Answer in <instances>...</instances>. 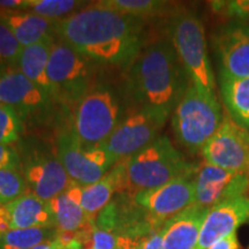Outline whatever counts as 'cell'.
Here are the masks:
<instances>
[{"label":"cell","mask_w":249,"mask_h":249,"mask_svg":"<svg viewBox=\"0 0 249 249\" xmlns=\"http://www.w3.org/2000/svg\"><path fill=\"white\" fill-rule=\"evenodd\" d=\"M211 7L217 14L230 20H249V0H231V1H213Z\"/></svg>","instance_id":"30"},{"label":"cell","mask_w":249,"mask_h":249,"mask_svg":"<svg viewBox=\"0 0 249 249\" xmlns=\"http://www.w3.org/2000/svg\"><path fill=\"white\" fill-rule=\"evenodd\" d=\"M55 154L73 182L88 186L101 180L117 164L104 147L86 148L77 141L71 129L57 135Z\"/></svg>","instance_id":"8"},{"label":"cell","mask_w":249,"mask_h":249,"mask_svg":"<svg viewBox=\"0 0 249 249\" xmlns=\"http://www.w3.org/2000/svg\"><path fill=\"white\" fill-rule=\"evenodd\" d=\"M224 114L217 98L209 97L191 83L172 113L177 141L191 154L201 151L216 134Z\"/></svg>","instance_id":"5"},{"label":"cell","mask_w":249,"mask_h":249,"mask_svg":"<svg viewBox=\"0 0 249 249\" xmlns=\"http://www.w3.org/2000/svg\"><path fill=\"white\" fill-rule=\"evenodd\" d=\"M58 235L55 227L15 229L0 234V249H31L43 242L53 240Z\"/></svg>","instance_id":"24"},{"label":"cell","mask_w":249,"mask_h":249,"mask_svg":"<svg viewBox=\"0 0 249 249\" xmlns=\"http://www.w3.org/2000/svg\"><path fill=\"white\" fill-rule=\"evenodd\" d=\"M209 209L193 204L165 225L163 249H196Z\"/></svg>","instance_id":"18"},{"label":"cell","mask_w":249,"mask_h":249,"mask_svg":"<svg viewBox=\"0 0 249 249\" xmlns=\"http://www.w3.org/2000/svg\"><path fill=\"white\" fill-rule=\"evenodd\" d=\"M118 249H140L145 240H136L132 238H124V236H118Z\"/></svg>","instance_id":"35"},{"label":"cell","mask_w":249,"mask_h":249,"mask_svg":"<svg viewBox=\"0 0 249 249\" xmlns=\"http://www.w3.org/2000/svg\"><path fill=\"white\" fill-rule=\"evenodd\" d=\"M120 103L113 89L96 85L76 104L71 132L83 147H102L120 124Z\"/></svg>","instance_id":"6"},{"label":"cell","mask_w":249,"mask_h":249,"mask_svg":"<svg viewBox=\"0 0 249 249\" xmlns=\"http://www.w3.org/2000/svg\"><path fill=\"white\" fill-rule=\"evenodd\" d=\"M86 4L76 0H26L24 8L49 20L59 21L75 13V9ZM23 8V9H24Z\"/></svg>","instance_id":"26"},{"label":"cell","mask_w":249,"mask_h":249,"mask_svg":"<svg viewBox=\"0 0 249 249\" xmlns=\"http://www.w3.org/2000/svg\"><path fill=\"white\" fill-rule=\"evenodd\" d=\"M248 222H249V220H248ZM248 249H249V248H248Z\"/></svg>","instance_id":"39"},{"label":"cell","mask_w":249,"mask_h":249,"mask_svg":"<svg viewBox=\"0 0 249 249\" xmlns=\"http://www.w3.org/2000/svg\"><path fill=\"white\" fill-rule=\"evenodd\" d=\"M29 192L21 170L0 171V205H6Z\"/></svg>","instance_id":"27"},{"label":"cell","mask_w":249,"mask_h":249,"mask_svg":"<svg viewBox=\"0 0 249 249\" xmlns=\"http://www.w3.org/2000/svg\"><path fill=\"white\" fill-rule=\"evenodd\" d=\"M201 152L207 163L225 170L249 172V130L225 112L220 127Z\"/></svg>","instance_id":"10"},{"label":"cell","mask_w":249,"mask_h":249,"mask_svg":"<svg viewBox=\"0 0 249 249\" xmlns=\"http://www.w3.org/2000/svg\"><path fill=\"white\" fill-rule=\"evenodd\" d=\"M52 44L53 42H45L22 48L17 65L21 73L53 98V90L48 76V62Z\"/></svg>","instance_id":"22"},{"label":"cell","mask_w":249,"mask_h":249,"mask_svg":"<svg viewBox=\"0 0 249 249\" xmlns=\"http://www.w3.org/2000/svg\"><path fill=\"white\" fill-rule=\"evenodd\" d=\"M21 170V158L11 145L0 144V171Z\"/></svg>","instance_id":"32"},{"label":"cell","mask_w":249,"mask_h":249,"mask_svg":"<svg viewBox=\"0 0 249 249\" xmlns=\"http://www.w3.org/2000/svg\"><path fill=\"white\" fill-rule=\"evenodd\" d=\"M0 21L11 29L22 48L38 43L54 42V36L57 35V21L49 20L35 13L6 11L0 13Z\"/></svg>","instance_id":"19"},{"label":"cell","mask_w":249,"mask_h":249,"mask_svg":"<svg viewBox=\"0 0 249 249\" xmlns=\"http://www.w3.org/2000/svg\"><path fill=\"white\" fill-rule=\"evenodd\" d=\"M21 172L31 194L43 201H51L61 194L71 180L55 152L33 148L21 161Z\"/></svg>","instance_id":"11"},{"label":"cell","mask_w":249,"mask_h":249,"mask_svg":"<svg viewBox=\"0 0 249 249\" xmlns=\"http://www.w3.org/2000/svg\"><path fill=\"white\" fill-rule=\"evenodd\" d=\"M31 249H65L64 246H62L61 241L59 240L58 238L53 239V240H50L46 242H43V244L37 245L36 247L31 248Z\"/></svg>","instance_id":"38"},{"label":"cell","mask_w":249,"mask_h":249,"mask_svg":"<svg viewBox=\"0 0 249 249\" xmlns=\"http://www.w3.org/2000/svg\"><path fill=\"white\" fill-rule=\"evenodd\" d=\"M99 2L119 13L142 20L164 15L171 7L170 2L160 0H103Z\"/></svg>","instance_id":"25"},{"label":"cell","mask_w":249,"mask_h":249,"mask_svg":"<svg viewBox=\"0 0 249 249\" xmlns=\"http://www.w3.org/2000/svg\"><path fill=\"white\" fill-rule=\"evenodd\" d=\"M247 220H249L248 196L231 198L213 205L201 227L196 249H209L216 241L236 232L238 227Z\"/></svg>","instance_id":"15"},{"label":"cell","mask_w":249,"mask_h":249,"mask_svg":"<svg viewBox=\"0 0 249 249\" xmlns=\"http://www.w3.org/2000/svg\"><path fill=\"white\" fill-rule=\"evenodd\" d=\"M51 97L18 70L0 71V104L17 110L21 117L48 107Z\"/></svg>","instance_id":"16"},{"label":"cell","mask_w":249,"mask_h":249,"mask_svg":"<svg viewBox=\"0 0 249 249\" xmlns=\"http://www.w3.org/2000/svg\"><path fill=\"white\" fill-rule=\"evenodd\" d=\"M11 222H9V216L6 209V205H0V234L11 231Z\"/></svg>","instance_id":"36"},{"label":"cell","mask_w":249,"mask_h":249,"mask_svg":"<svg viewBox=\"0 0 249 249\" xmlns=\"http://www.w3.org/2000/svg\"><path fill=\"white\" fill-rule=\"evenodd\" d=\"M195 177H181L158 188L140 192L134 200L155 220L165 224L195 203Z\"/></svg>","instance_id":"14"},{"label":"cell","mask_w":249,"mask_h":249,"mask_svg":"<svg viewBox=\"0 0 249 249\" xmlns=\"http://www.w3.org/2000/svg\"><path fill=\"white\" fill-rule=\"evenodd\" d=\"M209 249H241V246L236 236V232H234L214 242Z\"/></svg>","instance_id":"34"},{"label":"cell","mask_w":249,"mask_h":249,"mask_svg":"<svg viewBox=\"0 0 249 249\" xmlns=\"http://www.w3.org/2000/svg\"><path fill=\"white\" fill-rule=\"evenodd\" d=\"M128 68L129 89L139 107L166 123L191 85L170 39L144 46Z\"/></svg>","instance_id":"2"},{"label":"cell","mask_w":249,"mask_h":249,"mask_svg":"<svg viewBox=\"0 0 249 249\" xmlns=\"http://www.w3.org/2000/svg\"><path fill=\"white\" fill-rule=\"evenodd\" d=\"M118 193L127 194V176L124 160L118 161L98 181L82 186L81 204L87 219L95 223L99 213L112 201Z\"/></svg>","instance_id":"17"},{"label":"cell","mask_w":249,"mask_h":249,"mask_svg":"<svg viewBox=\"0 0 249 249\" xmlns=\"http://www.w3.org/2000/svg\"><path fill=\"white\" fill-rule=\"evenodd\" d=\"M12 230L33 227H55L49 201H43L31 193L6 204ZM57 229V227H55Z\"/></svg>","instance_id":"21"},{"label":"cell","mask_w":249,"mask_h":249,"mask_svg":"<svg viewBox=\"0 0 249 249\" xmlns=\"http://www.w3.org/2000/svg\"><path fill=\"white\" fill-rule=\"evenodd\" d=\"M166 225V224H165ZM165 225L164 227L152 233L151 235H149L141 246L140 249H163V239H164V233H165Z\"/></svg>","instance_id":"33"},{"label":"cell","mask_w":249,"mask_h":249,"mask_svg":"<svg viewBox=\"0 0 249 249\" xmlns=\"http://www.w3.org/2000/svg\"><path fill=\"white\" fill-rule=\"evenodd\" d=\"M166 34L191 83L204 95L217 98L204 27L197 14L187 8L173 12L167 20Z\"/></svg>","instance_id":"3"},{"label":"cell","mask_w":249,"mask_h":249,"mask_svg":"<svg viewBox=\"0 0 249 249\" xmlns=\"http://www.w3.org/2000/svg\"><path fill=\"white\" fill-rule=\"evenodd\" d=\"M22 46L6 24L0 21V62L17 65Z\"/></svg>","instance_id":"29"},{"label":"cell","mask_w":249,"mask_h":249,"mask_svg":"<svg viewBox=\"0 0 249 249\" xmlns=\"http://www.w3.org/2000/svg\"><path fill=\"white\" fill-rule=\"evenodd\" d=\"M48 76L53 98L68 105L77 104L92 88V68L89 59L61 39L53 42L50 50Z\"/></svg>","instance_id":"7"},{"label":"cell","mask_w":249,"mask_h":249,"mask_svg":"<svg viewBox=\"0 0 249 249\" xmlns=\"http://www.w3.org/2000/svg\"><path fill=\"white\" fill-rule=\"evenodd\" d=\"M23 130L22 117L15 108L0 104V144L17 142Z\"/></svg>","instance_id":"28"},{"label":"cell","mask_w":249,"mask_h":249,"mask_svg":"<svg viewBox=\"0 0 249 249\" xmlns=\"http://www.w3.org/2000/svg\"><path fill=\"white\" fill-rule=\"evenodd\" d=\"M165 121L145 108L133 112L121 120L104 147L116 161L128 160L160 138Z\"/></svg>","instance_id":"9"},{"label":"cell","mask_w":249,"mask_h":249,"mask_svg":"<svg viewBox=\"0 0 249 249\" xmlns=\"http://www.w3.org/2000/svg\"><path fill=\"white\" fill-rule=\"evenodd\" d=\"M249 172L225 170L205 161L195 177V203L210 209L220 202L247 196Z\"/></svg>","instance_id":"13"},{"label":"cell","mask_w":249,"mask_h":249,"mask_svg":"<svg viewBox=\"0 0 249 249\" xmlns=\"http://www.w3.org/2000/svg\"><path fill=\"white\" fill-rule=\"evenodd\" d=\"M26 6V0H0V8L6 11L11 9H23Z\"/></svg>","instance_id":"37"},{"label":"cell","mask_w":249,"mask_h":249,"mask_svg":"<svg viewBox=\"0 0 249 249\" xmlns=\"http://www.w3.org/2000/svg\"><path fill=\"white\" fill-rule=\"evenodd\" d=\"M81 196L82 186L71 182L61 194L49 201L55 227L60 232L76 233L95 225V223H90L87 219L81 204Z\"/></svg>","instance_id":"20"},{"label":"cell","mask_w":249,"mask_h":249,"mask_svg":"<svg viewBox=\"0 0 249 249\" xmlns=\"http://www.w3.org/2000/svg\"><path fill=\"white\" fill-rule=\"evenodd\" d=\"M119 238L110 231L93 226L90 249H118Z\"/></svg>","instance_id":"31"},{"label":"cell","mask_w":249,"mask_h":249,"mask_svg":"<svg viewBox=\"0 0 249 249\" xmlns=\"http://www.w3.org/2000/svg\"><path fill=\"white\" fill-rule=\"evenodd\" d=\"M220 95L229 116L249 130V77H219Z\"/></svg>","instance_id":"23"},{"label":"cell","mask_w":249,"mask_h":249,"mask_svg":"<svg viewBox=\"0 0 249 249\" xmlns=\"http://www.w3.org/2000/svg\"><path fill=\"white\" fill-rule=\"evenodd\" d=\"M213 40L219 77H249L248 21H230L213 34Z\"/></svg>","instance_id":"12"},{"label":"cell","mask_w":249,"mask_h":249,"mask_svg":"<svg viewBox=\"0 0 249 249\" xmlns=\"http://www.w3.org/2000/svg\"><path fill=\"white\" fill-rule=\"evenodd\" d=\"M127 176V194L135 196L173 180L193 176L198 171L188 163L167 136H160L148 147L124 160Z\"/></svg>","instance_id":"4"},{"label":"cell","mask_w":249,"mask_h":249,"mask_svg":"<svg viewBox=\"0 0 249 249\" xmlns=\"http://www.w3.org/2000/svg\"><path fill=\"white\" fill-rule=\"evenodd\" d=\"M55 33L89 60L129 67L144 48L145 20L97 2L57 21Z\"/></svg>","instance_id":"1"}]
</instances>
